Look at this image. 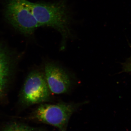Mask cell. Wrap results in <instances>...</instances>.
<instances>
[{
  "mask_svg": "<svg viewBox=\"0 0 131 131\" xmlns=\"http://www.w3.org/2000/svg\"><path fill=\"white\" fill-rule=\"evenodd\" d=\"M25 2L41 26L50 27L60 33L62 38L61 49H65L67 40L72 36V17L66 3L63 1L33 3L27 0Z\"/></svg>",
  "mask_w": 131,
  "mask_h": 131,
  "instance_id": "obj_1",
  "label": "cell"
},
{
  "mask_svg": "<svg viewBox=\"0 0 131 131\" xmlns=\"http://www.w3.org/2000/svg\"><path fill=\"white\" fill-rule=\"evenodd\" d=\"M87 103L84 101L42 103L33 110L28 119L38 124L54 127L58 131H67L71 116Z\"/></svg>",
  "mask_w": 131,
  "mask_h": 131,
  "instance_id": "obj_2",
  "label": "cell"
},
{
  "mask_svg": "<svg viewBox=\"0 0 131 131\" xmlns=\"http://www.w3.org/2000/svg\"><path fill=\"white\" fill-rule=\"evenodd\" d=\"M52 95L43 71L35 69L26 78L20 93V102L25 107L38 105L50 101Z\"/></svg>",
  "mask_w": 131,
  "mask_h": 131,
  "instance_id": "obj_3",
  "label": "cell"
},
{
  "mask_svg": "<svg viewBox=\"0 0 131 131\" xmlns=\"http://www.w3.org/2000/svg\"><path fill=\"white\" fill-rule=\"evenodd\" d=\"M7 20L17 31L30 36L41 27L25 2V0H8L5 8Z\"/></svg>",
  "mask_w": 131,
  "mask_h": 131,
  "instance_id": "obj_4",
  "label": "cell"
},
{
  "mask_svg": "<svg viewBox=\"0 0 131 131\" xmlns=\"http://www.w3.org/2000/svg\"><path fill=\"white\" fill-rule=\"evenodd\" d=\"M43 71L52 94L68 93L73 88L74 84L73 76L62 66L53 61H47Z\"/></svg>",
  "mask_w": 131,
  "mask_h": 131,
  "instance_id": "obj_5",
  "label": "cell"
},
{
  "mask_svg": "<svg viewBox=\"0 0 131 131\" xmlns=\"http://www.w3.org/2000/svg\"><path fill=\"white\" fill-rule=\"evenodd\" d=\"M6 56L5 50L0 45V95L5 90L10 71L9 60Z\"/></svg>",
  "mask_w": 131,
  "mask_h": 131,
  "instance_id": "obj_6",
  "label": "cell"
},
{
  "mask_svg": "<svg viewBox=\"0 0 131 131\" xmlns=\"http://www.w3.org/2000/svg\"><path fill=\"white\" fill-rule=\"evenodd\" d=\"M1 131H47L42 127L30 126L24 123H15L9 125Z\"/></svg>",
  "mask_w": 131,
  "mask_h": 131,
  "instance_id": "obj_7",
  "label": "cell"
},
{
  "mask_svg": "<svg viewBox=\"0 0 131 131\" xmlns=\"http://www.w3.org/2000/svg\"><path fill=\"white\" fill-rule=\"evenodd\" d=\"M122 71L131 73V55L125 62L122 63Z\"/></svg>",
  "mask_w": 131,
  "mask_h": 131,
  "instance_id": "obj_8",
  "label": "cell"
}]
</instances>
